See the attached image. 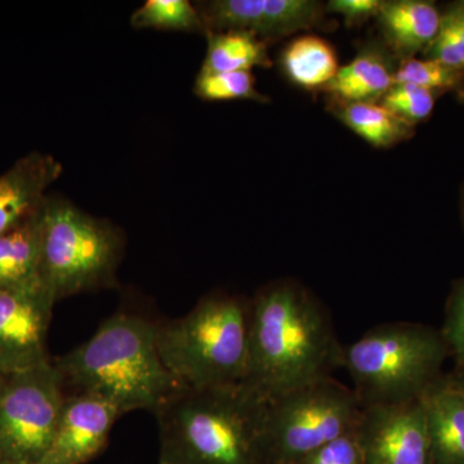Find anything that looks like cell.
<instances>
[{"label":"cell","mask_w":464,"mask_h":464,"mask_svg":"<svg viewBox=\"0 0 464 464\" xmlns=\"http://www.w3.org/2000/svg\"><path fill=\"white\" fill-rule=\"evenodd\" d=\"M249 364L244 384L266 402L332 377L343 364L332 316L292 280L250 298Z\"/></svg>","instance_id":"obj_1"},{"label":"cell","mask_w":464,"mask_h":464,"mask_svg":"<svg viewBox=\"0 0 464 464\" xmlns=\"http://www.w3.org/2000/svg\"><path fill=\"white\" fill-rule=\"evenodd\" d=\"M158 328L159 322L139 311H116L90 340L54 360L67 392L99 396L121 415L154 413L183 389L159 353Z\"/></svg>","instance_id":"obj_2"},{"label":"cell","mask_w":464,"mask_h":464,"mask_svg":"<svg viewBox=\"0 0 464 464\" xmlns=\"http://www.w3.org/2000/svg\"><path fill=\"white\" fill-rule=\"evenodd\" d=\"M266 404L246 384L183 389L154 411L161 464H271Z\"/></svg>","instance_id":"obj_3"},{"label":"cell","mask_w":464,"mask_h":464,"mask_svg":"<svg viewBox=\"0 0 464 464\" xmlns=\"http://www.w3.org/2000/svg\"><path fill=\"white\" fill-rule=\"evenodd\" d=\"M249 335L250 299L217 292L185 316L159 322V353L186 389L237 386L248 373Z\"/></svg>","instance_id":"obj_4"},{"label":"cell","mask_w":464,"mask_h":464,"mask_svg":"<svg viewBox=\"0 0 464 464\" xmlns=\"http://www.w3.org/2000/svg\"><path fill=\"white\" fill-rule=\"evenodd\" d=\"M449 351L441 332L418 323L381 324L343 348V364L362 408L422 398L444 375Z\"/></svg>","instance_id":"obj_5"},{"label":"cell","mask_w":464,"mask_h":464,"mask_svg":"<svg viewBox=\"0 0 464 464\" xmlns=\"http://www.w3.org/2000/svg\"><path fill=\"white\" fill-rule=\"evenodd\" d=\"M123 231L72 201L47 197L41 208L42 282L54 301L116 285Z\"/></svg>","instance_id":"obj_6"},{"label":"cell","mask_w":464,"mask_h":464,"mask_svg":"<svg viewBox=\"0 0 464 464\" xmlns=\"http://www.w3.org/2000/svg\"><path fill=\"white\" fill-rule=\"evenodd\" d=\"M362 406L333 377L314 382L266 404L265 442L271 464H295L353 431Z\"/></svg>","instance_id":"obj_7"},{"label":"cell","mask_w":464,"mask_h":464,"mask_svg":"<svg viewBox=\"0 0 464 464\" xmlns=\"http://www.w3.org/2000/svg\"><path fill=\"white\" fill-rule=\"evenodd\" d=\"M67 390L54 362L5 375L0 393V458L41 464L56 432Z\"/></svg>","instance_id":"obj_8"},{"label":"cell","mask_w":464,"mask_h":464,"mask_svg":"<svg viewBox=\"0 0 464 464\" xmlns=\"http://www.w3.org/2000/svg\"><path fill=\"white\" fill-rule=\"evenodd\" d=\"M356 435L365 464H432L422 398L362 408Z\"/></svg>","instance_id":"obj_9"},{"label":"cell","mask_w":464,"mask_h":464,"mask_svg":"<svg viewBox=\"0 0 464 464\" xmlns=\"http://www.w3.org/2000/svg\"><path fill=\"white\" fill-rule=\"evenodd\" d=\"M54 304L44 290L0 289V373H20L50 362L47 337Z\"/></svg>","instance_id":"obj_10"},{"label":"cell","mask_w":464,"mask_h":464,"mask_svg":"<svg viewBox=\"0 0 464 464\" xmlns=\"http://www.w3.org/2000/svg\"><path fill=\"white\" fill-rule=\"evenodd\" d=\"M207 33L246 32L267 43L319 25L322 5L308 0H216L199 3Z\"/></svg>","instance_id":"obj_11"},{"label":"cell","mask_w":464,"mask_h":464,"mask_svg":"<svg viewBox=\"0 0 464 464\" xmlns=\"http://www.w3.org/2000/svg\"><path fill=\"white\" fill-rule=\"evenodd\" d=\"M118 409L87 392H67L51 447L41 464H85L108 445Z\"/></svg>","instance_id":"obj_12"},{"label":"cell","mask_w":464,"mask_h":464,"mask_svg":"<svg viewBox=\"0 0 464 464\" xmlns=\"http://www.w3.org/2000/svg\"><path fill=\"white\" fill-rule=\"evenodd\" d=\"M63 170L56 158L34 151L0 174V235L38 212Z\"/></svg>","instance_id":"obj_13"},{"label":"cell","mask_w":464,"mask_h":464,"mask_svg":"<svg viewBox=\"0 0 464 464\" xmlns=\"http://www.w3.org/2000/svg\"><path fill=\"white\" fill-rule=\"evenodd\" d=\"M432 464H464V395L449 374L422 396Z\"/></svg>","instance_id":"obj_14"},{"label":"cell","mask_w":464,"mask_h":464,"mask_svg":"<svg viewBox=\"0 0 464 464\" xmlns=\"http://www.w3.org/2000/svg\"><path fill=\"white\" fill-rule=\"evenodd\" d=\"M41 208L0 235V289L47 292L41 275Z\"/></svg>","instance_id":"obj_15"},{"label":"cell","mask_w":464,"mask_h":464,"mask_svg":"<svg viewBox=\"0 0 464 464\" xmlns=\"http://www.w3.org/2000/svg\"><path fill=\"white\" fill-rule=\"evenodd\" d=\"M387 42L399 54L413 56L429 48L439 32L438 8L424 0L383 2L377 14Z\"/></svg>","instance_id":"obj_16"},{"label":"cell","mask_w":464,"mask_h":464,"mask_svg":"<svg viewBox=\"0 0 464 464\" xmlns=\"http://www.w3.org/2000/svg\"><path fill=\"white\" fill-rule=\"evenodd\" d=\"M393 84V72L383 58L364 53L340 67L334 79L323 90L342 103L377 102Z\"/></svg>","instance_id":"obj_17"},{"label":"cell","mask_w":464,"mask_h":464,"mask_svg":"<svg viewBox=\"0 0 464 464\" xmlns=\"http://www.w3.org/2000/svg\"><path fill=\"white\" fill-rule=\"evenodd\" d=\"M282 63L290 81L306 90L326 87L340 70L334 48L316 35L295 38L284 51Z\"/></svg>","instance_id":"obj_18"},{"label":"cell","mask_w":464,"mask_h":464,"mask_svg":"<svg viewBox=\"0 0 464 464\" xmlns=\"http://www.w3.org/2000/svg\"><path fill=\"white\" fill-rule=\"evenodd\" d=\"M208 48L200 72H250L270 67L267 43L246 32L207 33Z\"/></svg>","instance_id":"obj_19"},{"label":"cell","mask_w":464,"mask_h":464,"mask_svg":"<svg viewBox=\"0 0 464 464\" xmlns=\"http://www.w3.org/2000/svg\"><path fill=\"white\" fill-rule=\"evenodd\" d=\"M340 118L369 145L386 149L413 136L406 123L378 102L342 103Z\"/></svg>","instance_id":"obj_20"},{"label":"cell","mask_w":464,"mask_h":464,"mask_svg":"<svg viewBox=\"0 0 464 464\" xmlns=\"http://www.w3.org/2000/svg\"><path fill=\"white\" fill-rule=\"evenodd\" d=\"M130 24L134 29L206 34L199 9L188 0H148L133 12Z\"/></svg>","instance_id":"obj_21"},{"label":"cell","mask_w":464,"mask_h":464,"mask_svg":"<svg viewBox=\"0 0 464 464\" xmlns=\"http://www.w3.org/2000/svg\"><path fill=\"white\" fill-rule=\"evenodd\" d=\"M194 93L206 101L250 100L267 102L268 97L256 90L255 76L250 72H199Z\"/></svg>","instance_id":"obj_22"},{"label":"cell","mask_w":464,"mask_h":464,"mask_svg":"<svg viewBox=\"0 0 464 464\" xmlns=\"http://www.w3.org/2000/svg\"><path fill=\"white\" fill-rule=\"evenodd\" d=\"M427 54V58L464 72V2L456 3L441 14L439 32Z\"/></svg>","instance_id":"obj_23"},{"label":"cell","mask_w":464,"mask_h":464,"mask_svg":"<svg viewBox=\"0 0 464 464\" xmlns=\"http://www.w3.org/2000/svg\"><path fill=\"white\" fill-rule=\"evenodd\" d=\"M463 81V72L451 69L439 61L406 58L393 72L395 84H411L429 91L451 90Z\"/></svg>","instance_id":"obj_24"},{"label":"cell","mask_w":464,"mask_h":464,"mask_svg":"<svg viewBox=\"0 0 464 464\" xmlns=\"http://www.w3.org/2000/svg\"><path fill=\"white\" fill-rule=\"evenodd\" d=\"M381 103L414 127L432 114L435 108V93L411 84H393L384 94Z\"/></svg>","instance_id":"obj_25"},{"label":"cell","mask_w":464,"mask_h":464,"mask_svg":"<svg viewBox=\"0 0 464 464\" xmlns=\"http://www.w3.org/2000/svg\"><path fill=\"white\" fill-rule=\"evenodd\" d=\"M454 368H464V280L458 283L449 297L444 325L440 329Z\"/></svg>","instance_id":"obj_26"},{"label":"cell","mask_w":464,"mask_h":464,"mask_svg":"<svg viewBox=\"0 0 464 464\" xmlns=\"http://www.w3.org/2000/svg\"><path fill=\"white\" fill-rule=\"evenodd\" d=\"M295 464H365L356 429L317 449Z\"/></svg>","instance_id":"obj_27"},{"label":"cell","mask_w":464,"mask_h":464,"mask_svg":"<svg viewBox=\"0 0 464 464\" xmlns=\"http://www.w3.org/2000/svg\"><path fill=\"white\" fill-rule=\"evenodd\" d=\"M382 3L380 0H332L326 8L343 16L347 25L353 26L364 23L369 17L377 16Z\"/></svg>","instance_id":"obj_28"},{"label":"cell","mask_w":464,"mask_h":464,"mask_svg":"<svg viewBox=\"0 0 464 464\" xmlns=\"http://www.w3.org/2000/svg\"><path fill=\"white\" fill-rule=\"evenodd\" d=\"M449 377L464 395V368H454L453 372L449 373Z\"/></svg>","instance_id":"obj_29"},{"label":"cell","mask_w":464,"mask_h":464,"mask_svg":"<svg viewBox=\"0 0 464 464\" xmlns=\"http://www.w3.org/2000/svg\"><path fill=\"white\" fill-rule=\"evenodd\" d=\"M5 375L0 373V393H2L3 386H5Z\"/></svg>","instance_id":"obj_30"},{"label":"cell","mask_w":464,"mask_h":464,"mask_svg":"<svg viewBox=\"0 0 464 464\" xmlns=\"http://www.w3.org/2000/svg\"><path fill=\"white\" fill-rule=\"evenodd\" d=\"M0 464H21V463L12 462V460L5 459V458H0Z\"/></svg>","instance_id":"obj_31"},{"label":"cell","mask_w":464,"mask_h":464,"mask_svg":"<svg viewBox=\"0 0 464 464\" xmlns=\"http://www.w3.org/2000/svg\"><path fill=\"white\" fill-rule=\"evenodd\" d=\"M463 82V85H462V90H460V97H462V100L464 101V81Z\"/></svg>","instance_id":"obj_32"},{"label":"cell","mask_w":464,"mask_h":464,"mask_svg":"<svg viewBox=\"0 0 464 464\" xmlns=\"http://www.w3.org/2000/svg\"><path fill=\"white\" fill-rule=\"evenodd\" d=\"M159 464H161V463H159Z\"/></svg>","instance_id":"obj_33"}]
</instances>
